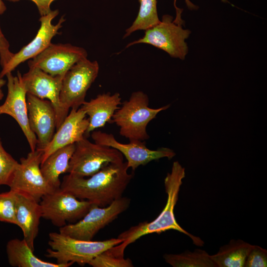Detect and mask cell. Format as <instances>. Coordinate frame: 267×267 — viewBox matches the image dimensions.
Returning a JSON list of instances; mask_svg holds the SVG:
<instances>
[{"instance_id": "20", "label": "cell", "mask_w": 267, "mask_h": 267, "mask_svg": "<svg viewBox=\"0 0 267 267\" xmlns=\"http://www.w3.org/2000/svg\"><path fill=\"white\" fill-rule=\"evenodd\" d=\"M6 249L8 263L14 267H68L73 265L53 263L40 259L24 239L9 240Z\"/></svg>"}, {"instance_id": "32", "label": "cell", "mask_w": 267, "mask_h": 267, "mask_svg": "<svg viewBox=\"0 0 267 267\" xmlns=\"http://www.w3.org/2000/svg\"><path fill=\"white\" fill-rule=\"evenodd\" d=\"M6 83V81L4 79L0 78V101L4 96V93L3 92L2 88L5 85Z\"/></svg>"}, {"instance_id": "14", "label": "cell", "mask_w": 267, "mask_h": 267, "mask_svg": "<svg viewBox=\"0 0 267 267\" xmlns=\"http://www.w3.org/2000/svg\"><path fill=\"white\" fill-rule=\"evenodd\" d=\"M58 13V10L55 9L41 16L39 19L41 25L36 36L18 52L14 53L10 60L2 68L0 72V78H3L7 73H11L21 63L34 58L50 44L52 39L60 33L58 31L65 21L62 16L56 24H52V20Z\"/></svg>"}, {"instance_id": "33", "label": "cell", "mask_w": 267, "mask_h": 267, "mask_svg": "<svg viewBox=\"0 0 267 267\" xmlns=\"http://www.w3.org/2000/svg\"><path fill=\"white\" fill-rule=\"evenodd\" d=\"M6 10V7L5 4L2 0H0V15L3 14Z\"/></svg>"}, {"instance_id": "7", "label": "cell", "mask_w": 267, "mask_h": 267, "mask_svg": "<svg viewBox=\"0 0 267 267\" xmlns=\"http://www.w3.org/2000/svg\"><path fill=\"white\" fill-rule=\"evenodd\" d=\"M182 25L174 21L172 16L166 14L156 25L145 30L144 35L128 44L126 48L138 44H146L162 49L172 57L184 59L188 52L185 40L190 34Z\"/></svg>"}, {"instance_id": "2", "label": "cell", "mask_w": 267, "mask_h": 267, "mask_svg": "<svg viewBox=\"0 0 267 267\" xmlns=\"http://www.w3.org/2000/svg\"><path fill=\"white\" fill-rule=\"evenodd\" d=\"M185 176V169L178 162L173 163L171 172L168 173L164 179V186L167 195L166 204L158 215L151 222L144 221L121 233L118 238L122 240L119 244L120 248L125 251L126 247L141 237L148 234H160L163 232L174 230L187 235L193 243L201 246L204 242L182 228L177 222L174 209L178 199V194L182 179Z\"/></svg>"}, {"instance_id": "5", "label": "cell", "mask_w": 267, "mask_h": 267, "mask_svg": "<svg viewBox=\"0 0 267 267\" xmlns=\"http://www.w3.org/2000/svg\"><path fill=\"white\" fill-rule=\"evenodd\" d=\"M124 162V156L117 149L95 142L85 136L75 143L67 173L89 177L112 163Z\"/></svg>"}, {"instance_id": "16", "label": "cell", "mask_w": 267, "mask_h": 267, "mask_svg": "<svg viewBox=\"0 0 267 267\" xmlns=\"http://www.w3.org/2000/svg\"><path fill=\"white\" fill-rule=\"evenodd\" d=\"M28 121L37 139L36 149L43 150L51 140L56 128V116L52 103L29 93L26 96Z\"/></svg>"}, {"instance_id": "25", "label": "cell", "mask_w": 267, "mask_h": 267, "mask_svg": "<svg viewBox=\"0 0 267 267\" xmlns=\"http://www.w3.org/2000/svg\"><path fill=\"white\" fill-rule=\"evenodd\" d=\"M112 247L92 259L88 265L93 267H133L129 258L125 259Z\"/></svg>"}, {"instance_id": "9", "label": "cell", "mask_w": 267, "mask_h": 267, "mask_svg": "<svg viewBox=\"0 0 267 267\" xmlns=\"http://www.w3.org/2000/svg\"><path fill=\"white\" fill-rule=\"evenodd\" d=\"M42 218L49 220L55 226L61 227L75 223L89 211L91 203L80 200L60 187L44 195L40 201Z\"/></svg>"}, {"instance_id": "24", "label": "cell", "mask_w": 267, "mask_h": 267, "mask_svg": "<svg viewBox=\"0 0 267 267\" xmlns=\"http://www.w3.org/2000/svg\"><path fill=\"white\" fill-rule=\"evenodd\" d=\"M140 6L137 17L132 25L125 30L123 38L138 30H146L160 21L157 9V0H138Z\"/></svg>"}, {"instance_id": "22", "label": "cell", "mask_w": 267, "mask_h": 267, "mask_svg": "<svg viewBox=\"0 0 267 267\" xmlns=\"http://www.w3.org/2000/svg\"><path fill=\"white\" fill-rule=\"evenodd\" d=\"M253 246L241 239H232L210 256L217 267H243Z\"/></svg>"}, {"instance_id": "27", "label": "cell", "mask_w": 267, "mask_h": 267, "mask_svg": "<svg viewBox=\"0 0 267 267\" xmlns=\"http://www.w3.org/2000/svg\"><path fill=\"white\" fill-rule=\"evenodd\" d=\"M19 164L4 149L0 137V185H9Z\"/></svg>"}, {"instance_id": "28", "label": "cell", "mask_w": 267, "mask_h": 267, "mask_svg": "<svg viewBox=\"0 0 267 267\" xmlns=\"http://www.w3.org/2000/svg\"><path fill=\"white\" fill-rule=\"evenodd\" d=\"M244 267H267V250L259 246L253 245L246 259Z\"/></svg>"}, {"instance_id": "23", "label": "cell", "mask_w": 267, "mask_h": 267, "mask_svg": "<svg viewBox=\"0 0 267 267\" xmlns=\"http://www.w3.org/2000/svg\"><path fill=\"white\" fill-rule=\"evenodd\" d=\"M163 258L173 267H217L210 255L200 249L177 254H165Z\"/></svg>"}, {"instance_id": "15", "label": "cell", "mask_w": 267, "mask_h": 267, "mask_svg": "<svg viewBox=\"0 0 267 267\" xmlns=\"http://www.w3.org/2000/svg\"><path fill=\"white\" fill-rule=\"evenodd\" d=\"M5 76L7 94L4 102L0 105V115H8L16 121L27 139L31 151H34L37 148V139L29 124L27 92L17 72L15 76L12 73H7Z\"/></svg>"}, {"instance_id": "31", "label": "cell", "mask_w": 267, "mask_h": 267, "mask_svg": "<svg viewBox=\"0 0 267 267\" xmlns=\"http://www.w3.org/2000/svg\"><path fill=\"white\" fill-rule=\"evenodd\" d=\"M222 1L223 2H226L227 0H222ZM176 1L177 0H174V6L175 7V8H176L177 7V6H176ZM185 3L187 6V7L190 9H197L198 7L197 6H196V5H195L194 4H193L189 0H185Z\"/></svg>"}, {"instance_id": "4", "label": "cell", "mask_w": 267, "mask_h": 267, "mask_svg": "<svg viewBox=\"0 0 267 267\" xmlns=\"http://www.w3.org/2000/svg\"><path fill=\"white\" fill-rule=\"evenodd\" d=\"M48 237L50 248L46 250V257L55 259L58 264L76 263L81 266L88 264L99 254L123 242L118 237L103 241L83 240L56 232H50Z\"/></svg>"}, {"instance_id": "8", "label": "cell", "mask_w": 267, "mask_h": 267, "mask_svg": "<svg viewBox=\"0 0 267 267\" xmlns=\"http://www.w3.org/2000/svg\"><path fill=\"white\" fill-rule=\"evenodd\" d=\"M130 202V198L122 197L106 207L92 204L83 218L75 223L59 227V233L78 239L91 240L101 229L125 211Z\"/></svg>"}, {"instance_id": "21", "label": "cell", "mask_w": 267, "mask_h": 267, "mask_svg": "<svg viewBox=\"0 0 267 267\" xmlns=\"http://www.w3.org/2000/svg\"><path fill=\"white\" fill-rule=\"evenodd\" d=\"M75 147V143H74L59 148L41 164L40 169L44 177L54 189L60 188L59 176L67 173Z\"/></svg>"}, {"instance_id": "30", "label": "cell", "mask_w": 267, "mask_h": 267, "mask_svg": "<svg viewBox=\"0 0 267 267\" xmlns=\"http://www.w3.org/2000/svg\"><path fill=\"white\" fill-rule=\"evenodd\" d=\"M10 2H17L20 0H6ZM35 3L40 14L41 16L49 13L52 10L50 8L51 3L55 0H30Z\"/></svg>"}, {"instance_id": "17", "label": "cell", "mask_w": 267, "mask_h": 267, "mask_svg": "<svg viewBox=\"0 0 267 267\" xmlns=\"http://www.w3.org/2000/svg\"><path fill=\"white\" fill-rule=\"evenodd\" d=\"M86 116L85 112L81 107L77 109H71L70 113L56 130L50 142L43 150L41 163L56 150L75 143L85 136L89 124Z\"/></svg>"}, {"instance_id": "3", "label": "cell", "mask_w": 267, "mask_h": 267, "mask_svg": "<svg viewBox=\"0 0 267 267\" xmlns=\"http://www.w3.org/2000/svg\"><path fill=\"white\" fill-rule=\"evenodd\" d=\"M149 102L147 95L138 90L133 92L128 100L122 103L111 119L119 127L120 135L129 140L144 141L149 138L146 131L148 124L170 105L154 109L149 107Z\"/></svg>"}, {"instance_id": "18", "label": "cell", "mask_w": 267, "mask_h": 267, "mask_svg": "<svg viewBox=\"0 0 267 267\" xmlns=\"http://www.w3.org/2000/svg\"><path fill=\"white\" fill-rule=\"evenodd\" d=\"M16 225L21 229L23 239L34 251V242L39 233L42 218L40 202L27 193L16 191Z\"/></svg>"}, {"instance_id": "1", "label": "cell", "mask_w": 267, "mask_h": 267, "mask_svg": "<svg viewBox=\"0 0 267 267\" xmlns=\"http://www.w3.org/2000/svg\"><path fill=\"white\" fill-rule=\"evenodd\" d=\"M127 162L112 163L88 178L68 174L60 188L80 200L103 207L122 197L133 174L128 172Z\"/></svg>"}, {"instance_id": "12", "label": "cell", "mask_w": 267, "mask_h": 267, "mask_svg": "<svg viewBox=\"0 0 267 267\" xmlns=\"http://www.w3.org/2000/svg\"><path fill=\"white\" fill-rule=\"evenodd\" d=\"M29 68L28 71L22 75L17 71L21 83L27 93L52 103L56 112V130L68 115L64 111L59 98L64 76H53L38 68Z\"/></svg>"}, {"instance_id": "13", "label": "cell", "mask_w": 267, "mask_h": 267, "mask_svg": "<svg viewBox=\"0 0 267 267\" xmlns=\"http://www.w3.org/2000/svg\"><path fill=\"white\" fill-rule=\"evenodd\" d=\"M87 56V51L83 47L70 44L51 43L43 51L29 60L28 65L53 76H64L75 63Z\"/></svg>"}, {"instance_id": "10", "label": "cell", "mask_w": 267, "mask_h": 267, "mask_svg": "<svg viewBox=\"0 0 267 267\" xmlns=\"http://www.w3.org/2000/svg\"><path fill=\"white\" fill-rule=\"evenodd\" d=\"M43 151H31L20 158L19 164L8 185L10 189L27 193L40 202L54 189L44 177L40 169Z\"/></svg>"}, {"instance_id": "6", "label": "cell", "mask_w": 267, "mask_h": 267, "mask_svg": "<svg viewBox=\"0 0 267 267\" xmlns=\"http://www.w3.org/2000/svg\"><path fill=\"white\" fill-rule=\"evenodd\" d=\"M99 66L97 61L87 58L75 63L63 77L59 94L60 101L65 112L77 109L85 101L88 89L96 79Z\"/></svg>"}, {"instance_id": "26", "label": "cell", "mask_w": 267, "mask_h": 267, "mask_svg": "<svg viewBox=\"0 0 267 267\" xmlns=\"http://www.w3.org/2000/svg\"><path fill=\"white\" fill-rule=\"evenodd\" d=\"M16 191L11 189L0 193V222L16 225Z\"/></svg>"}, {"instance_id": "29", "label": "cell", "mask_w": 267, "mask_h": 267, "mask_svg": "<svg viewBox=\"0 0 267 267\" xmlns=\"http://www.w3.org/2000/svg\"><path fill=\"white\" fill-rule=\"evenodd\" d=\"M10 44L0 26V64L3 68L12 57L14 53L10 50Z\"/></svg>"}, {"instance_id": "19", "label": "cell", "mask_w": 267, "mask_h": 267, "mask_svg": "<svg viewBox=\"0 0 267 267\" xmlns=\"http://www.w3.org/2000/svg\"><path fill=\"white\" fill-rule=\"evenodd\" d=\"M121 104V97L118 92L99 94L89 101H85L81 106L89 116V124L85 136L111 121Z\"/></svg>"}, {"instance_id": "11", "label": "cell", "mask_w": 267, "mask_h": 267, "mask_svg": "<svg viewBox=\"0 0 267 267\" xmlns=\"http://www.w3.org/2000/svg\"><path fill=\"white\" fill-rule=\"evenodd\" d=\"M91 136L94 142L114 148L120 152L127 160L128 168L134 171L140 166L146 165L152 161L163 158L171 159L176 155L172 149L167 147L150 149L143 141L132 140L129 143H122L117 141L112 134L100 131H92Z\"/></svg>"}]
</instances>
